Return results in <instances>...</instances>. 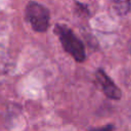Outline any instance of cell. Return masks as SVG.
Wrapping results in <instances>:
<instances>
[{
  "label": "cell",
  "mask_w": 131,
  "mask_h": 131,
  "mask_svg": "<svg viewBox=\"0 0 131 131\" xmlns=\"http://www.w3.org/2000/svg\"><path fill=\"white\" fill-rule=\"evenodd\" d=\"M54 32L59 38L63 49L71 54L77 61L82 62L85 60V49L83 43L74 34V32L63 25L57 24L54 27Z\"/></svg>",
  "instance_id": "6da1fadb"
},
{
  "label": "cell",
  "mask_w": 131,
  "mask_h": 131,
  "mask_svg": "<svg viewBox=\"0 0 131 131\" xmlns=\"http://www.w3.org/2000/svg\"><path fill=\"white\" fill-rule=\"evenodd\" d=\"M26 16L36 32H45L49 27L48 9L35 1H30L27 4Z\"/></svg>",
  "instance_id": "7a4b0ae2"
},
{
  "label": "cell",
  "mask_w": 131,
  "mask_h": 131,
  "mask_svg": "<svg viewBox=\"0 0 131 131\" xmlns=\"http://www.w3.org/2000/svg\"><path fill=\"white\" fill-rule=\"evenodd\" d=\"M96 79L100 84L103 93L112 99H120L121 98V90L117 87V85L113 82V80L105 74V72L101 69L96 72Z\"/></svg>",
  "instance_id": "3957f363"
},
{
  "label": "cell",
  "mask_w": 131,
  "mask_h": 131,
  "mask_svg": "<svg viewBox=\"0 0 131 131\" xmlns=\"http://www.w3.org/2000/svg\"><path fill=\"white\" fill-rule=\"evenodd\" d=\"M131 0H115L114 8L119 14H126L130 9Z\"/></svg>",
  "instance_id": "277c9868"
}]
</instances>
